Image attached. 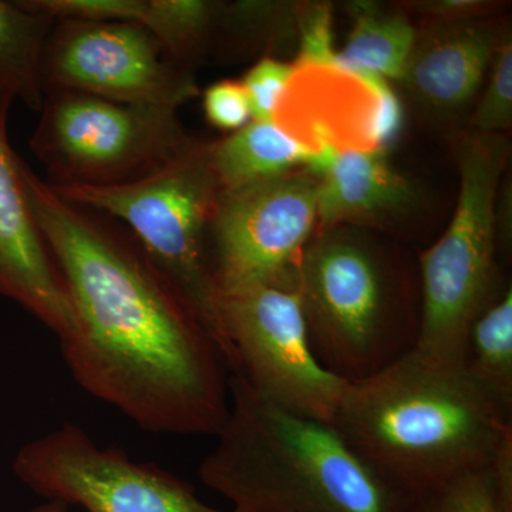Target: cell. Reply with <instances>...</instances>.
Segmentation results:
<instances>
[{
  "instance_id": "7a4b0ae2",
  "label": "cell",
  "mask_w": 512,
  "mask_h": 512,
  "mask_svg": "<svg viewBox=\"0 0 512 512\" xmlns=\"http://www.w3.org/2000/svg\"><path fill=\"white\" fill-rule=\"evenodd\" d=\"M333 426L406 497L490 466L512 433L505 414L460 363L414 349L382 372L346 383Z\"/></svg>"
},
{
  "instance_id": "6da1fadb",
  "label": "cell",
  "mask_w": 512,
  "mask_h": 512,
  "mask_svg": "<svg viewBox=\"0 0 512 512\" xmlns=\"http://www.w3.org/2000/svg\"><path fill=\"white\" fill-rule=\"evenodd\" d=\"M23 181L72 305L60 348L73 379L140 429L215 436L231 372L187 296L120 222L63 200L26 164Z\"/></svg>"
},
{
  "instance_id": "ac0fdd59",
  "label": "cell",
  "mask_w": 512,
  "mask_h": 512,
  "mask_svg": "<svg viewBox=\"0 0 512 512\" xmlns=\"http://www.w3.org/2000/svg\"><path fill=\"white\" fill-rule=\"evenodd\" d=\"M463 366L490 399L512 417L511 285L471 323Z\"/></svg>"
},
{
  "instance_id": "8fae6325",
  "label": "cell",
  "mask_w": 512,
  "mask_h": 512,
  "mask_svg": "<svg viewBox=\"0 0 512 512\" xmlns=\"http://www.w3.org/2000/svg\"><path fill=\"white\" fill-rule=\"evenodd\" d=\"M43 89L136 106L178 107L200 94L194 72L174 62L140 23L55 20L42 62Z\"/></svg>"
},
{
  "instance_id": "cb8c5ba5",
  "label": "cell",
  "mask_w": 512,
  "mask_h": 512,
  "mask_svg": "<svg viewBox=\"0 0 512 512\" xmlns=\"http://www.w3.org/2000/svg\"><path fill=\"white\" fill-rule=\"evenodd\" d=\"M298 59L293 64H338L333 49L332 13L325 3L298 6Z\"/></svg>"
},
{
  "instance_id": "d6986e66",
  "label": "cell",
  "mask_w": 512,
  "mask_h": 512,
  "mask_svg": "<svg viewBox=\"0 0 512 512\" xmlns=\"http://www.w3.org/2000/svg\"><path fill=\"white\" fill-rule=\"evenodd\" d=\"M53 23L23 0H0V77L15 87L18 99L33 111H40L45 100L43 52Z\"/></svg>"
},
{
  "instance_id": "3957f363",
  "label": "cell",
  "mask_w": 512,
  "mask_h": 512,
  "mask_svg": "<svg viewBox=\"0 0 512 512\" xmlns=\"http://www.w3.org/2000/svg\"><path fill=\"white\" fill-rule=\"evenodd\" d=\"M202 460V483L232 512H406L407 497L333 424L291 412L229 380V412Z\"/></svg>"
},
{
  "instance_id": "44dd1931",
  "label": "cell",
  "mask_w": 512,
  "mask_h": 512,
  "mask_svg": "<svg viewBox=\"0 0 512 512\" xmlns=\"http://www.w3.org/2000/svg\"><path fill=\"white\" fill-rule=\"evenodd\" d=\"M491 464V463H490ZM406 512H505L490 466L464 471L407 497Z\"/></svg>"
},
{
  "instance_id": "9c48e42d",
  "label": "cell",
  "mask_w": 512,
  "mask_h": 512,
  "mask_svg": "<svg viewBox=\"0 0 512 512\" xmlns=\"http://www.w3.org/2000/svg\"><path fill=\"white\" fill-rule=\"evenodd\" d=\"M320 175L311 168L220 191L208 255L215 292L252 284L295 288L318 222Z\"/></svg>"
},
{
  "instance_id": "603a6c76",
  "label": "cell",
  "mask_w": 512,
  "mask_h": 512,
  "mask_svg": "<svg viewBox=\"0 0 512 512\" xmlns=\"http://www.w3.org/2000/svg\"><path fill=\"white\" fill-rule=\"evenodd\" d=\"M293 73V64L262 57L241 80L251 106L252 120L274 121L276 107Z\"/></svg>"
},
{
  "instance_id": "d4e9b609",
  "label": "cell",
  "mask_w": 512,
  "mask_h": 512,
  "mask_svg": "<svg viewBox=\"0 0 512 512\" xmlns=\"http://www.w3.org/2000/svg\"><path fill=\"white\" fill-rule=\"evenodd\" d=\"M205 117L220 130H241L252 121L251 106L241 80L211 84L202 96Z\"/></svg>"
},
{
  "instance_id": "ba28073f",
  "label": "cell",
  "mask_w": 512,
  "mask_h": 512,
  "mask_svg": "<svg viewBox=\"0 0 512 512\" xmlns=\"http://www.w3.org/2000/svg\"><path fill=\"white\" fill-rule=\"evenodd\" d=\"M215 306L231 375L291 412L333 424L346 383L316 359L298 291L239 286L218 291Z\"/></svg>"
},
{
  "instance_id": "30bf717a",
  "label": "cell",
  "mask_w": 512,
  "mask_h": 512,
  "mask_svg": "<svg viewBox=\"0 0 512 512\" xmlns=\"http://www.w3.org/2000/svg\"><path fill=\"white\" fill-rule=\"evenodd\" d=\"M13 471L47 501L87 512H222L170 471L133 460L120 448L100 447L72 423L20 448Z\"/></svg>"
},
{
  "instance_id": "5bb4252c",
  "label": "cell",
  "mask_w": 512,
  "mask_h": 512,
  "mask_svg": "<svg viewBox=\"0 0 512 512\" xmlns=\"http://www.w3.org/2000/svg\"><path fill=\"white\" fill-rule=\"evenodd\" d=\"M508 32L493 16L453 23L426 22L417 30L399 83L427 113L458 116L476 101L495 52Z\"/></svg>"
},
{
  "instance_id": "2e32d148",
  "label": "cell",
  "mask_w": 512,
  "mask_h": 512,
  "mask_svg": "<svg viewBox=\"0 0 512 512\" xmlns=\"http://www.w3.org/2000/svg\"><path fill=\"white\" fill-rule=\"evenodd\" d=\"M208 158L220 191L237 190L302 168L320 174L332 160L316 156L274 121L256 120L224 140L208 143Z\"/></svg>"
},
{
  "instance_id": "4fadbf2b",
  "label": "cell",
  "mask_w": 512,
  "mask_h": 512,
  "mask_svg": "<svg viewBox=\"0 0 512 512\" xmlns=\"http://www.w3.org/2000/svg\"><path fill=\"white\" fill-rule=\"evenodd\" d=\"M16 99L15 87L0 77V295L19 303L60 340L72 332V305L30 207L25 163L10 147L8 119Z\"/></svg>"
},
{
  "instance_id": "484cf974",
  "label": "cell",
  "mask_w": 512,
  "mask_h": 512,
  "mask_svg": "<svg viewBox=\"0 0 512 512\" xmlns=\"http://www.w3.org/2000/svg\"><path fill=\"white\" fill-rule=\"evenodd\" d=\"M498 6L487 0H424L404 3L403 9L419 13L426 22L453 23L490 18Z\"/></svg>"
},
{
  "instance_id": "ffe728a7",
  "label": "cell",
  "mask_w": 512,
  "mask_h": 512,
  "mask_svg": "<svg viewBox=\"0 0 512 512\" xmlns=\"http://www.w3.org/2000/svg\"><path fill=\"white\" fill-rule=\"evenodd\" d=\"M222 6L207 0H144L138 23L174 62L192 70L220 28Z\"/></svg>"
},
{
  "instance_id": "277c9868",
  "label": "cell",
  "mask_w": 512,
  "mask_h": 512,
  "mask_svg": "<svg viewBox=\"0 0 512 512\" xmlns=\"http://www.w3.org/2000/svg\"><path fill=\"white\" fill-rule=\"evenodd\" d=\"M316 359L345 383L382 372L419 342V264L353 227L313 235L296 284Z\"/></svg>"
},
{
  "instance_id": "7402d4cb",
  "label": "cell",
  "mask_w": 512,
  "mask_h": 512,
  "mask_svg": "<svg viewBox=\"0 0 512 512\" xmlns=\"http://www.w3.org/2000/svg\"><path fill=\"white\" fill-rule=\"evenodd\" d=\"M512 124V42L510 32L501 40L478 101L471 127L484 134H504Z\"/></svg>"
},
{
  "instance_id": "5b68a950",
  "label": "cell",
  "mask_w": 512,
  "mask_h": 512,
  "mask_svg": "<svg viewBox=\"0 0 512 512\" xmlns=\"http://www.w3.org/2000/svg\"><path fill=\"white\" fill-rule=\"evenodd\" d=\"M460 194L439 241L419 255L421 326L416 349L463 365L468 329L507 288L498 262L497 195L510 157L505 134L471 131L457 144Z\"/></svg>"
},
{
  "instance_id": "9a60e30c",
  "label": "cell",
  "mask_w": 512,
  "mask_h": 512,
  "mask_svg": "<svg viewBox=\"0 0 512 512\" xmlns=\"http://www.w3.org/2000/svg\"><path fill=\"white\" fill-rule=\"evenodd\" d=\"M320 175L316 232L383 227L416 207L419 194L387 160L386 151L345 150Z\"/></svg>"
},
{
  "instance_id": "52a82bcc",
  "label": "cell",
  "mask_w": 512,
  "mask_h": 512,
  "mask_svg": "<svg viewBox=\"0 0 512 512\" xmlns=\"http://www.w3.org/2000/svg\"><path fill=\"white\" fill-rule=\"evenodd\" d=\"M50 188L63 200L107 215L127 228L187 296L221 348L208 255L220 187L208 158V143H198L190 153L137 183Z\"/></svg>"
},
{
  "instance_id": "8992f818",
  "label": "cell",
  "mask_w": 512,
  "mask_h": 512,
  "mask_svg": "<svg viewBox=\"0 0 512 512\" xmlns=\"http://www.w3.org/2000/svg\"><path fill=\"white\" fill-rule=\"evenodd\" d=\"M177 111L52 90L45 93L29 146L45 167L50 187L133 184L200 143L187 133Z\"/></svg>"
},
{
  "instance_id": "7c38bea8",
  "label": "cell",
  "mask_w": 512,
  "mask_h": 512,
  "mask_svg": "<svg viewBox=\"0 0 512 512\" xmlns=\"http://www.w3.org/2000/svg\"><path fill=\"white\" fill-rule=\"evenodd\" d=\"M403 120L389 80L339 64H293L274 114L276 126L325 158L345 150L386 151Z\"/></svg>"
},
{
  "instance_id": "4316f807",
  "label": "cell",
  "mask_w": 512,
  "mask_h": 512,
  "mask_svg": "<svg viewBox=\"0 0 512 512\" xmlns=\"http://www.w3.org/2000/svg\"><path fill=\"white\" fill-rule=\"evenodd\" d=\"M69 505L60 503V501H46V503L37 505L32 512H67Z\"/></svg>"
},
{
  "instance_id": "e0dca14e",
  "label": "cell",
  "mask_w": 512,
  "mask_h": 512,
  "mask_svg": "<svg viewBox=\"0 0 512 512\" xmlns=\"http://www.w3.org/2000/svg\"><path fill=\"white\" fill-rule=\"evenodd\" d=\"M349 12L353 28L342 52L336 53L339 66L399 82L417 29L404 13L384 10L372 2L350 3Z\"/></svg>"
}]
</instances>
